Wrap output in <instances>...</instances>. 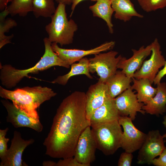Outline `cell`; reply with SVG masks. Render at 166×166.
Segmentation results:
<instances>
[{
  "mask_svg": "<svg viewBox=\"0 0 166 166\" xmlns=\"http://www.w3.org/2000/svg\"><path fill=\"white\" fill-rule=\"evenodd\" d=\"M56 166H84L79 163L73 157L60 159L57 162Z\"/></svg>",
  "mask_w": 166,
  "mask_h": 166,
  "instance_id": "f546056e",
  "label": "cell"
},
{
  "mask_svg": "<svg viewBox=\"0 0 166 166\" xmlns=\"http://www.w3.org/2000/svg\"><path fill=\"white\" fill-rule=\"evenodd\" d=\"M5 18L0 17V48L8 43H11L10 40L14 37L12 34L6 36L5 34L6 32L9 31L13 27L17 26L16 21L11 18H9L5 19Z\"/></svg>",
  "mask_w": 166,
  "mask_h": 166,
  "instance_id": "484cf974",
  "label": "cell"
},
{
  "mask_svg": "<svg viewBox=\"0 0 166 166\" xmlns=\"http://www.w3.org/2000/svg\"><path fill=\"white\" fill-rule=\"evenodd\" d=\"M162 123L163 124L164 127L166 128V116L164 117V121L162 122Z\"/></svg>",
  "mask_w": 166,
  "mask_h": 166,
  "instance_id": "8d00e7d4",
  "label": "cell"
},
{
  "mask_svg": "<svg viewBox=\"0 0 166 166\" xmlns=\"http://www.w3.org/2000/svg\"><path fill=\"white\" fill-rule=\"evenodd\" d=\"M141 8L144 11L149 12L166 7V0H137Z\"/></svg>",
  "mask_w": 166,
  "mask_h": 166,
  "instance_id": "4316f807",
  "label": "cell"
},
{
  "mask_svg": "<svg viewBox=\"0 0 166 166\" xmlns=\"http://www.w3.org/2000/svg\"><path fill=\"white\" fill-rule=\"evenodd\" d=\"M1 102L7 112L6 121L11 124L15 128L27 127L38 132L42 131L43 126L39 118L29 116L7 99L2 100Z\"/></svg>",
  "mask_w": 166,
  "mask_h": 166,
  "instance_id": "30bf717a",
  "label": "cell"
},
{
  "mask_svg": "<svg viewBox=\"0 0 166 166\" xmlns=\"http://www.w3.org/2000/svg\"><path fill=\"white\" fill-rule=\"evenodd\" d=\"M45 50L42 57L33 67L25 69H19L10 65H5L0 67V79L2 84L7 88L15 86L24 77L30 73H37L55 66L69 68L70 65L61 60L53 51L51 42L48 38L43 40Z\"/></svg>",
  "mask_w": 166,
  "mask_h": 166,
  "instance_id": "7a4b0ae2",
  "label": "cell"
},
{
  "mask_svg": "<svg viewBox=\"0 0 166 166\" xmlns=\"http://www.w3.org/2000/svg\"><path fill=\"white\" fill-rule=\"evenodd\" d=\"M112 7L115 13L114 17L124 22L129 21L132 17L140 18L143 15L135 10L131 0H111Z\"/></svg>",
  "mask_w": 166,
  "mask_h": 166,
  "instance_id": "d6986e66",
  "label": "cell"
},
{
  "mask_svg": "<svg viewBox=\"0 0 166 166\" xmlns=\"http://www.w3.org/2000/svg\"><path fill=\"white\" fill-rule=\"evenodd\" d=\"M163 137L164 138H166V133L164 134L163 135ZM164 142H166V140H164Z\"/></svg>",
  "mask_w": 166,
  "mask_h": 166,
  "instance_id": "74e56055",
  "label": "cell"
},
{
  "mask_svg": "<svg viewBox=\"0 0 166 166\" xmlns=\"http://www.w3.org/2000/svg\"><path fill=\"white\" fill-rule=\"evenodd\" d=\"M65 6L62 3H58L55 13L51 17L50 22L45 27L50 41L59 44L61 46L73 43L74 33L78 29L73 20H68Z\"/></svg>",
  "mask_w": 166,
  "mask_h": 166,
  "instance_id": "277c9868",
  "label": "cell"
},
{
  "mask_svg": "<svg viewBox=\"0 0 166 166\" xmlns=\"http://www.w3.org/2000/svg\"><path fill=\"white\" fill-rule=\"evenodd\" d=\"M57 94L51 89L41 86H26L13 91L0 86L1 97L11 100L17 107L35 118H39L37 109Z\"/></svg>",
  "mask_w": 166,
  "mask_h": 166,
  "instance_id": "3957f363",
  "label": "cell"
},
{
  "mask_svg": "<svg viewBox=\"0 0 166 166\" xmlns=\"http://www.w3.org/2000/svg\"><path fill=\"white\" fill-rule=\"evenodd\" d=\"M128 116H121L118 122L123 129L121 147L125 152L132 153L139 150L144 143L147 134L137 128Z\"/></svg>",
  "mask_w": 166,
  "mask_h": 166,
  "instance_id": "ba28073f",
  "label": "cell"
},
{
  "mask_svg": "<svg viewBox=\"0 0 166 166\" xmlns=\"http://www.w3.org/2000/svg\"><path fill=\"white\" fill-rule=\"evenodd\" d=\"M85 93L86 117L89 121L94 111L111 97L106 84L99 80L90 85Z\"/></svg>",
  "mask_w": 166,
  "mask_h": 166,
  "instance_id": "9a60e30c",
  "label": "cell"
},
{
  "mask_svg": "<svg viewBox=\"0 0 166 166\" xmlns=\"http://www.w3.org/2000/svg\"><path fill=\"white\" fill-rule=\"evenodd\" d=\"M34 0H12L10 4L6 7L9 14L12 16L17 15L25 17L32 11Z\"/></svg>",
  "mask_w": 166,
  "mask_h": 166,
  "instance_id": "d4e9b609",
  "label": "cell"
},
{
  "mask_svg": "<svg viewBox=\"0 0 166 166\" xmlns=\"http://www.w3.org/2000/svg\"><path fill=\"white\" fill-rule=\"evenodd\" d=\"M133 158L132 153L125 151L121 154L117 165L118 166H130Z\"/></svg>",
  "mask_w": 166,
  "mask_h": 166,
  "instance_id": "f1b7e54d",
  "label": "cell"
},
{
  "mask_svg": "<svg viewBox=\"0 0 166 166\" xmlns=\"http://www.w3.org/2000/svg\"><path fill=\"white\" fill-rule=\"evenodd\" d=\"M90 126L87 127L80 136L73 157L84 166H90L95 160L97 147Z\"/></svg>",
  "mask_w": 166,
  "mask_h": 166,
  "instance_id": "7c38bea8",
  "label": "cell"
},
{
  "mask_svg": "<svg viewBox=\"0 0 166 166\" xmlns=\"http://www.w3.org/2000/svg\"><path fill=\"white\" fill-rule=\"evenodd\" d=\"M89 126L86 93L74 91L63 100L57 109L43 143L45 154L54 158L73 157L79 138Z\"/></svg>",
  "mask_w": 166,
  "mask_h": 166,
  "instance_id": "6da1fadb",
  "label": "cell"
},
{
  "mask_svg": "<svg viewBox=\"0 0 166 166\" xmlns=\"http://www.w3.org/2000/svg\"><path fill=\"white\" fill-rule=\"evenodd\" d=\"M84 0H73L71 5V10L72 12L70 15V17H71L72 15L73 11L76 6L81 2ZM92 1H97V0H90Z\"/></svg>",
  "mask_w": 166,
  "mask_h": 166,
  "instance_id": "d6a6232c",
  "label": "cell"
},
{
  "mask_svg": "<svg viewBox=\"0 0 166 166\" xmlns=\"http://www.w3.org/2000/svg\"><path fill=\"white\" fill-rule=\"evenodd\" d=\"M89 9L93 16L101 18L106 22L109 33H113L112 17L114 11L112 7L111 0H97L94 4L89 7Z\"/></svg>",
  "mask_w": 166,
  "mask_h": 166,
  "instance_id": "44dd1931",
  "label": "cell"
},
{
  "mask_svg": "<svg viewBox=\"0 0 166 166\" xmlns=\"http://www.w3.org/2000/svg\"><path fill=\"white\" fill-rule=\"evenodd\" d=\"M132 79L127 77L121 71L116 73L105 82L110 96L115 98L127 89L131 87Z\"/></svg>",
  "mask_w": 166,
  "mask_h": 166,
  "instance_id": "ffe728a7",
  "label": "cell"
},
{
  "mask_svg": "<svg viewBox=\"0 0 166 166\" xmlns=\"http://www.w3.org/2000/svg\"><path fill=\"white\" fill-rule=\"evenodd\" d=\"M10 2V0H0V10L2 11L7 6V4Z\"/></svg>",
  "mask_w": 166,
  "mask_h": 166,
  "instance_id": "836d02e7",
  "label": "cell"
},
{
  "mask_svg": "<svg viewBox=\"0 0 166 166\" xmlns=\"http://www.w3.org/2000/svg\"><path fill=\"white\" fill-rule=\"evenodd\" d=\"M116 106L121 116H129L133 121L136 118L137 112L144 114L143 110L144 103L139 102L136 94L131 87L127 89L114 98Z\"/></svg>",
  "mask_w": 166,
  "mask_h": 166,
  "instance_id": "5bb4252c",
  "label": "cell"
},
{
  "mask_svg": "<svg viewBox=\"0 0 166 166\" xmlns=\"http://www.w3.org/2000/svg\"><path fill=\"white\" fill-rule=\"evenodd\" d=\"M57 163L53 161L48 160L44 161L42 165L44 166H56Z\"/></svg>",
  "mask_w": 166,
  "mask_h": 166,
  "instance_id": "e575fe53",
  "label": "cell"
},
{
  "mask_svg": "<svg viewBox=\"0 0 166 166\" xmlns=\"http://www.w3.org/2000/svg\"><path fill=\"white\" fill-rule=\"evenodd\" d=\"M115 45L113 41L105 43L95 48L89 50L77 49H65L59 47L57 44L53 42L51 46L53 51L58 57L69 65L78 61L85 56L96 54L109 50Z\"/></svg>",
  "mask_w": 166,
  "mask_h": 166,
  "instance_id": "4fadbf2b",
  "label": "cell"
},
{
  "mask_svg": "<svg viewBox=\"0 0 166 166\" xmlns=\"http://www.w3.org/2000/svg\"><path fill=\"white\" fill-rule=\"evenodd\" d=\"M152 164L156 166H166V147L158 158H155Z\"/></svg>",
  "mask_w": 166,
  "mask_h": 166,
  "instance_id": "4dcf8cb0",
  "label": "cell"
},
{
  "mask_svg": "<svg viewBox=\"0 0 166 166\" xmlns=\"http://www.w3.org/2000/svg\"><path fill=\"white\" fill-rule=\"evenodd\" d=\"M97 149L106 156L112 155L121 147L123 134L118 121L91 125Z\"/></svg>",
  "mask_w": 166,
  "mask_h": 166,
  "instance_id": "5b68a950",
  "label": "cell"
},
{
  "mask_svg": "<svg viewBox=\"0 0 166 166\" xmlns=\"http://www.w3.org/2000/svg\"><path fill=\"white\" fill-rule=\"evenodd\" d=\"M118 52L110 51L105 53H100L89 59L90 73L96 72L100 77L99 80L104 83L117 72V65L122 57L116 56Z\"/></svg>",
  "mask_w": 166,
  "mask_h": 166,
  "instance_id": "8992f818",
  "label": "cell"
},
{
  "mask_svg": "<svg viewBox=\"0 0 166 166\" xmlns=\"http://www.w3.org/2000/svg\"><path fill=\"white\" fill-rule=\"evenodd\" d=\"M10 2H11V1L12 0H10Z\"/></svg>",
  "mask_w": 166,
  "mask_h": 166,
  "instance_id": "f35d334b",
  "label": "cell"
},
{
  "mask_svg": "<svg viewBox=\"0 0 166 166\" xmlns=\"http://www.w3.org/2000/svg\"><path fill=\"white\" fill-rule=\"evenodd\" d=\"M133 84L131 86L132 90L137 92L136 95L138 101L145 104L156 94L157 88L152 86V84L147 78L137 79L132 78Z\"/></svg>",
  "mask_w": 166,
  "mask_h": 166,
  "instance_id": "603a6c76",
  "label": "cell"
},
{
  "mask_svg": "<svg viewBox=\"0 0 166 166\" xmlns=\"http://www.w3.org/2000/svg\"><path fill=\"white\" fill-rule=\"evenodd\" d=\"M54 0H34L32 11L35 18H51L55 13Z\"/></svg>",
  "mask_w": 166,
  "mask_h": 166,
  "instance_id": "cb8c5ba5",
  "label": "cell"
},
{
  "mask_svg": "<svg viewBox=\"0 0 166 166\" xmlns=\"http://www.w3.org/2000/svg\"><path fill=\"white\" fill-rule=\"evenodd\" d=\"M73 0H55V1L58 4L62 3L65 5H72Z\"/></svg>",
  "mask_w": 166,
  "mask_h": 166,
  "instance_id": "d590c367",
  "label": "cell"
},
{
  "mask_svg": "<svg viewBox=\"0 0 166 166\" xmlns=\"http://www.w3.org/2000/svg\"><path fill=\"white\" fill-rule=\"evenodd\" d=\"M157 85L155 95L142 107L145 113L158 116L166 111V83L160 82Z\"/></svg>",
  "mask_w": 166,
  "mask_h": 166,
  "instance_id": "ac0fdd59",
  "label": "cell"
},
{
  "mask_svg": "<svg viewBox=\"0 0 166 166\" xmlns=\"http://www.w3.org/2000/svg\"><path fill=\"white\" fill-rule=\"evenodd\" d=\"M152 47L151 43L145 47L142 46L138 50L132 49V56L128 59L122 57L117 64V69H121L127 77L132 78L135 73L140 68L145 59L151 53Z\"/></svg>",
  "mask_w": 166,
  "mask_h": 166,
  "instance_id": "2e32d148",
  "label": "cell"
},
{
  "mask_svg": "<svg viewBox=\"0 0 166 166\" xmlns=\"http://www.w3.org/2000/svg\"><path fill=\"white\" fill-rule=\"evenodd\" d=\"M164 66V68L158 72L154 79L153 83L155 85L159 84L162 78L166 75V60Z\"/></svg>",
  "mask_w": 166,
  "mask_h": 166,
  "instance_id": "1f68e13d",
  "label": "cell"
},
{
  "mask_svg": "<svg viewBox=\"0 0 166 166\" xmlns=\"http://www.w3.org/2000/svg\"><path fill=\"white\" fill-rule=\"evenodd\" d=\"M34 142L32 138L24 140L19 132L15 131L10 147L1 159L0 166H28L22 159V153L25 148Z\"/></svg>",
  "mask_w": 166,
  "mask_h": 166,
  "instance_id": "8fae6325",
  "label": "cell"
},
{
  "mask_svg": "<svg viewBox=\"0 0 166 166\" xmlns=\"http://www.w3.org/2000/svg\"><path fill=\"white\" fill-rule=\"evenodd\" d=\"M9 128H6L5 129H0V158L2 159L5 155L8 149L7 143L10 139L6 137Z\"/></svg>",
  "mask_w": 166,
  "mask_h": 166,
  "instance_id": "83f0119b",
  "label": "cell"
},
{
  "mask_svg": "<svg viewBox=\"0 0 166 166\" xmlns=\"http://www.w3.org/2000/svg\"><path fill=\"white\" fill-rule=\"evenodd\" d=\"M120 117L115 99L111 97L93 113L89 120L90 126L118 121Z\"/></svg>",
  "mask_w": 166,
  "mask_h": 166,
  "instance_id": "e0dca14e",
  "label": "cell"
},
{
  "mask_svg": "<svg viewBox=\"0 0 166 166\" xmlns=\"http://www.w3.org/2000/svg\"><path fill=\"white\" fill-rule=\"evenodd\" d=\"M78 61L77 63H74L71 65V70L68 73L57 77L51 83L65 85L70 77L80 74H84L89 79H93V77L91 75L89 70V59L84 57Z\"/></svg>",
  "mask_w": 166,
  "mask_h": 166,
  "instance_id": "7402d4cb",
  "label": "cell"
},
{
  "mask_svg": "<svg viewBox=\"0 0 166 166\" xmlns=\"http://www.w3.org/2000/svg\"><path fill=\"white\" fill-rule=\"evenodd\" d=\"M164 138L159 130L149 131L139 149L137 163L152 164L154 159L160 156L165 148Z\"/></svg>",
  "mask_w": 166,
  "mask_h": 166,
  "instance_id": "52a82bcc",
  "label": "cell"
},
{
  "mask_svg": "<svg viewBox=\"0 0 166 166\" xmlns=\"http://www.w3.org/2000/svg\"><path fill=\"white\" fill-rule=\"evenodd\" d=\"M151 44L150 57L144 61L140 68L135 73L133 77L137 79L147 78L152 84L159 69L164 65L166 60L162 54L158 39L155 38Z\"/></svg>",
  "mask_w": 166,
  "mask_h": 166,
  "instance_id": "9c48e42d",
  "label": "cell"
}]
</instances>
